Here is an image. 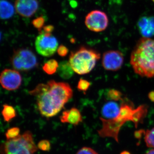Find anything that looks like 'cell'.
<instances>
[{
	"label": "cell",
	"instance_id": "obj_1",
	"mask_svg": "<svg viewBox=\"0 0 154 154\" xmlns=\"http://www.w3.org/2000/svg\"><path fill=\"white\" fill-rule=\"evenodd\" d=\"M36 98L39 113L44 117L55 116L72 97L73 91L68 84L54 80L40 84L29 92Z\"/></svg>",
	"mask_w": 154,
	"mask_h": 154
},
{
	"label": "cell",
	"instance_id": "obj_2",
	"mask_svg": "<svg viewBox=\"0 0 154 154\" xmlns=\"http://www.w3.org/2000/svg\"><path fill=\"white\" fill-rule=\"evenodd\" d=\"M147 110V105H141L135 108L132 102L124 99L122 102L120 112L116 117L111 120L101 119L102 128L98 131V134L101 137H111L118 142L119 134L123 125L127 122L131 121L137 127L143 121Z\"/></svg>",
	"mask_w": 154,
	"mask_h": 154
},
{
	"label": "cell",
	"instance_id": "obj_3",
	"mask_svg": "<svg viewBox=\"0 0 154 154\" xmlns=\"http://www.w3.org/2000/svg\"><path fill=\"white\" fill-rule=\"evenodd\" d=\"M130 64L134 72L142 77H154V39L143 37L133 50Z\"/></svg>",
	"mask_w": 154,
	"mask_h": 154
},
{
	"label": "cell",
	"instance_id": "obj_4",
	"mask_svg": "<svg viewBox=\"0 0 154 154\" xmlns=\"http://www.w3.org/2000/svg\"><path fill=\"white\" fill-rule=\"evenodd\" d=\"M101 58L99 52L91 48L82 47L69 56V62L74 71L79 75L89 73Z\"/></svg>",
	"mask_w": 154,
	"mask_h": 154
},
{
	"label": "cell",
	"instance_id": "obj_5",
	"mask_svg": "<svg viewBox=\"0 0 154 154\" xmlns=\"http://www.w3.org/2000/svg\"><path fill=\"white\" fill-rule=\"evenodd\" d=\"M33 135L29 131L14 139L8 140L2 147L3 154H34L37 150Z\"/></svg>",
	"mask_w": 154,
	"mask_h": 154
},
{
	"label": "cell",
	"instance_id": "obj_6",
	"mask_svg": "<svg viewBox=\"0 0 154 154\" xmlns=\"http://www.w3.org/2000/svg\"><path fill=\"white\" fill-rule=\"evenodd\" d=\"M14 68L20 71H28L38 65V61L33 51L28 48L14 50L11 59Z\"/></svg>",
	"mask_w": 154,
	"mask_h": 154
},
{
	"label": "cell",
	"instance_id": "obj_7",
	"mask_svg": "<svg viewBox=\"0 0 154 154\" xmlns=\"http://www.w3.org/2000/svg\"><path fill=\"white\" fill-rule=\"evenodd\" d=\"M58 42L56 38L51 33H39L35 41L36 51L44 57H50L57 50Z\"/></svg>",
	"mask_w": 154,
	"mask_h": 154
},
{
	"label": "cell",
	"instance_id": "obj_8",
	"mask_svg": "<svg viewBox=\"0 0 154 154\" xmlns=\"http://www.w3.org/2000/svg\"><path fill=\"white\" fill-rule=\"evenodd\" d=\"M86 26L89 30L95 32L106 30L109 24L107 14L103 11L95 10L87 15L85 20Z\"/></svg>",
	"mask_w": 154,
	"mask_h": 154
},
{
	"label": "cell",
	"instance_id": "obj_9",
	"mask_svg": "<svg viewBox=\"0 0 154 154\" xmlns=\"http://www.w3.org/2000/svg\"><path fill=\"white\" fill-rule=\"evenodd\" d=\"M123 54L117 50H110L103 54L102 65L105 70L116 71L121 69L124 63Z\"/></svg>",
	"mask_w": 154,
	"mask_h": 154
},
{
	"label": "cell",
	"instance_id": "obj_10",
	"mask_svg": "<svg viewBox=\"0 0 154 154\" xmlns=\"http://www.w3.org/2000/svg\"><path fill=\"white\" fill-rule=\"evenodd\" d=\"M0 82L2 87L5 90L15 91L21 85L22 76L16 70L6 69L1 73Z\"/></svg>",
	"mask_w": 154,
	"mask_h": 154
},
{
	"label": "cell",
	"instance_id": "obj_11",
	"mask_svg": "<svg viewBox=\"0 0 154 154\" xmlns=\"http://www.w3.org/2000/svg\"><path fill=\"white\" fill-rule=\"evenodd\" d=\"M15 9L22 17H30L36 13L38 7L37 0H16Z\"/></svg>",
	"mask_w": 154,
	"mask_h": 154
},
{
	"label": "cell",
	"instance_id": "obj_12",
	"mask_svg": "<svg viewBox=\"0 0 154 154\" xmlns=\"http://www.w3.org/2000/svg\"><path fill=\"white\" fill-rule=\"evenodd\" d=\"M116 102L117 101L111 100L104 104L101 110L102 117H100V120H111L119 114L121 110L122 102L119 104Z\"/></svg>",
	"mask_w": 154,
	"mask_h": 154
},
{
	"label": "cell",
	"instance_id": "obj_13",
	"mask_svg": "<svg viewBox=\"0 0 154 154\" xmlns=\"http://www.w3.org/2000/svg\"><path fill=\"white\" fill-rule=\"evenodd\" d=\"M137 27L143 37L150 38L154 35V17H142L137 22Z\"/></svg>",
	"mask_w": 154,
	"mask_h": 154
},
{
	"label": "cell",
	"instance_id": "obj_14",
	"mask_svg": "<svg viewBox=\"0 0 154 154\" xmlns=\"http://www.w3.org/2000/svg\"><path fill=\"white\" fill-rule=\"evenodd\" d=\"M83 119L79 110L75 107L64 110L60 116L61 122L77 125L82 122Z\"/></svg>",
	"mask_w": 154,
	"mask_h": 154
},
{
	"label": "cell",
	"instance_id": "obj_15",
	"mask_svg": "<svg viewBox=\"0 0 154 154\" xmlns=\"http://www.w3.org/2000/svg\"><path fill=\"white\" fill-rule=\"evenodd\" d=\"M57 72L60 76L64 79H68L74 74L73 69L69 62L63 61L59 64Z\"/></svg>",
	"mask_w": 154,
	"mask_h": 154
},
{
	"label": "cell",
	"instance_id": "obj_16",
	"mask_svg": "<svg viewBox=\"0 0 154 154\" xmlns=\"http://www.w3.org/2000/svg\"><path fill=\"white\" fill-rule=\"evenodd\" d=\"M14 9L13 5L5 0L1 2V17L2 19H8L13 16Z\"/></svg>",
	"mask_w": 154,
	"mask_h": 154
},
{
	"label": "cell",
	"instance_id": "obj_17",
	"mask_svg": "<svg viewBox=\"0 0 154 154\" xmlns=\"http://www.w3.org/2000/svg\"><path fill=\"white\" fill-rule=\"evenodd\" d=\"M2 113L4 120L7 122H10L17 116V112L15 108L8 104L3 105Z\"/></svg>",
	"mask_w": 154,
	"mask_h": 154
},
{
	"label": "cell",
	"instance_id": "obj_18",
	"mask_svg": "<svg viewBox=\"0 0 154 154\" xmlns=\"http://www.w3.org/2000/svg\"><path fill=\"white\" fill-rule=\"evenodd\" d=\"M59 64L57 61L51 59L48 61L42 66V69L47 74L51 75L57 71Z\"/></svg>",
	"mask_w": 154,
	"mask_h": 154
},
{
	"label": "cell",
	"instance_id": "obj_19",
	"mask_svg": "<svg viewBox=\"0 0 154 154\" xmlns=\"http://www.w3.org/2000/svg\"><path fill=\"white\" fill-rule=\"evenodd\" d=\"M144 140L148 147L154 148V128L145 132Z\"/></svg>",
	"mask_w": 154,
	"mask_h": 154
},
{
	"label": "cell",
	"instance_id": "obj_20",
	"mask_svg": "<svg viewBox=\"0 0 154 154\" xmlns=\"http://www.w3.org/2000/svg\"><path fill=\"white\" fill-rule=\"evenodd\" d=\"M122 96L123 94H122L120 91L115 89H111L108 91L107 94L108 99L115 101H119L122 100L124 99Z\"/></svg>",
	"mask_w": 154,
	"mask_h": 154
},
{
	"label": "cell",
	"instance_id": "obj_21",
	"mask_svg": "<svg viewBox=\"0 0 154 154\" xmlns=\"http://www.w3.org/2000/svg\"><path fill=\"white\" fill-rule=\"evenodd\" d=\"M20 130L18 127H13L9 128L6 131L5 136L8 140L14 139L19 135Z\"/></svg>",
	"mask_w": 154,
	"mask_h": 154
},
{
	"label": "cell",
	"instance_id": "obj_22",
	"mask_svg": "<svg viewBox=\"0 0 154 154\" xmlns=\"http://www.w3.org/2000/svg\"><path fill=\"white\" fill-rule=\"evenodd\" d=\"M91 85V83L87 80L81 79L78 82L77 88L79 91L86 93L90 88Z\"/></svg>",
	"mask_w": 154,
	"mask_h": 154
},
{
	"label": "cell",
	"instance_id": "obj_23",
	"mask_svg": "<svg viewBox=\"0 0 154 154\" xmlns=\"http://www.w3.org/2000/svg\"><path fill=\"white\" fill-rule=\"evenodd\" d=\"M37 148L43 151L48 152L51 149V144L49 140H43L38 142L37 145Z\"/></svg>",
	"mask_w": 154,
	"mask_h": 154
},
{
	"label": "cell",
	"instance_id": "obj_24",
	"mask_svg": "<svg viewBox=\"0 0 154 154\" xmlns=\"http://www.w3.org/2000/svg\"><path fill=\"white\" fill-rule=\"evenodd\" d=\"M44 23V18L41 17L34 19L32 22V24L33 26L36 29H38L39 32L42 30V28H43Z\"/></svg>",
	"mask_w": 154,
	"mask_h": 154
},
{
	"label": "cell",
	"instance_id": "obj_25",
	"mask_svg": "<svg viewBox=\"0 0 154 154\" xmlns=\"http://www.w3.org/2000/svg\"><path fill=\"white\" fill-rule=\"evenodd\" d=\"M76 154H98L97 152L95 151L91 148L88 147H84L80 149L77 152Z\"/></svg>",
	"mask_w": 154,
	"mask_h": 154
},
{
	"label": "cell",
	"instance_id": "obj_26",
	"mask_svg": "<svg viewBox=\"0 0 154 154\" xmlns=\"http://www.w3.org/2000/svg\"><path fill=\"white\" fill-rule=\"evenodd\" d=\"M57 51L58 54L60 56L65 57L68 53L69 49L66 46L61 45L58 48Z\"/></svg>",
	"mask_w": 154,
	"mask_h": 154
},
{
	"label": "cell",
	"instance_id": "obj_27",
	"mask_svg": "<svg viewBox=\"0 0 154 154\" xmlns=\"http://www.w3.org/2000/svg\"><path fill=\"white\" fill-rule=\"evenodd\" d=\"M54 30V27L51 25H47L45 26L42 28V30L40 31V33H51Z\"/></svg>",
	"mask_w": 154,
	"mask_h": 154
},
{
	"label": "cell",
	"instance_id": "obj_28",
	"mask_svg": "<svg viewBox=\"0 0 154 154\" xmlns=\"http://www.w3.org/2000/svg\"><path fill=\"white\" fill-rule=\"evenodd\" d=\"M148 97L151 101L154 102V91H152L149 93Z\"/></svg>",
	"mask_w": 154,
	"mask_h": 154
},
{
	"label": "cell",
	"instance_id": "obj_29",
	"mask_svg": "<svg viewBox=\"0 0 154 154\" xmlns=\"http://www.w3.org/2000/svg\"><path fill=\"white\" fill-rule=\"evenodd\" d=\"M145 154H154V149L149 150Z\"/></svg>",
	"mask_w": 154,
	"mask_h": 154
},
{
	"label": "cell",
	"instance_id": "obj_30",
	"mask_svg": "<svg viewBox=\"0 0 154 154\" xmlns=\"http://www.w3.org/2000/svg\"><path fill=\"white\" fill-rule=\"evenodd\" d=\"M120 154H131L129 152H128L127 151H123Z\"/></svg>",
	"mask_w": 154,
	"mask_h": 154
},
{
	"label": "cell",
	"instance_id": "obj_31",
	"mask_svg": "<svg viewBox=\"0 0 154 154\" xmlns=\"http://www.w3.org/2000/svg\"><path fill=\"white\" fill-rule=\"evenodd\" d=\"M152 1L154 3V0H152Z\"/></svg>",
	"mask_w": 154,
	"mask_h": 154
}]
</instances>
